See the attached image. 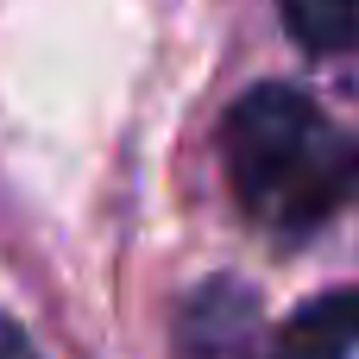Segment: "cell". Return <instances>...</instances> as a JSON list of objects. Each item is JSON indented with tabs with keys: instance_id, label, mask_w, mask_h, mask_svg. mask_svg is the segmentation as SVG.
I'll list each match as a JSON object with an SVG mask.
<instances>
[{
	"instance_id": "cell-1",
	"label": "cell",
	"mask_w": 359,
	"mask_h": 359,
	"mask_svg": "<svg viewBox=\"0 0 359 359\" xmlns=\"http://www.w3.org/2000/svg\"><path fill=\"white\" fill-rule=\"evenodd\" d=\"M221 170L246 221L278 240H309L359 202V139L290 82H259L227 107Z\"/></svg>"
},
{
	"instance_id": "cell-2",
	"label": "cell",
	"mask_w": 359,
	"mask_h": 359,
	"mask_svg": "<svg viewBox=\"0 0 359 359\" xmlns=\"http://www.w3.org/2000/svg\"><path fill=\"white\" fill-rule=\"evenodd\" d=\"M183 359H259L252 334H259V297L240 284H202L183 303Z\"/></svg>"
},
{
	"instance_id": "cell-3",
	"label": "cell",
	"mask_w": 359,
	"mask_h": 359,
	"mask_svg": "<svg viewBox=\"0 0 359 359\" xmlns=\"http://www.w3.org/2000/svg\"><path fill=\"white\" fill-rule=\"evenodd\" d=\"M359 347V290L309 297L265 347L259 359H347Z\"/></svg>"
},
{
	"instance_id": "cell-4",
	"label": "cell",
	"mask_w": 359,
	"mask_h": 359,
	"mask_svg": "<svg viewBox=\"0 0 359 359\" xmlns=\"http://www.w3.org/2000/svg\"><path fill=\"white\" fill-rule=\"evenodd\" d=\"M278 13L309 57H359V0H278Z\"/></svg>"
},
{
	"instance_id": "cell-5",
	"label": "cell",
	"mask_w": 359,
	"mask_h": 359,
	"mask_svg": "<svg viewBox=\"0 0 359 359\" xmlns=\"http://www.w3.org/2000/svg\"><path fill=\"white\" fill-rule=\"evenodd\" d=\"M0 359H38V353H32V341H25L6 316H0Z\"/></svg>"
}]
</instances>
